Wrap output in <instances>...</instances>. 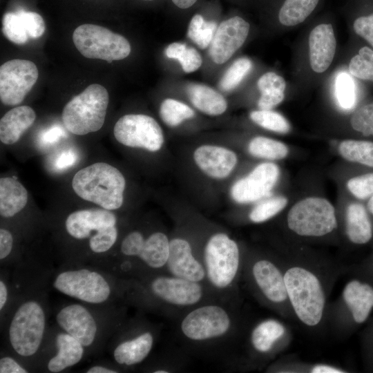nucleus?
<instances>
[{"mask_svg":"<svg viewBox=\"0 0 373 373\" xmlns=\"http://www.w3.org/2000/svg\"><path fill=\"white\" fill-rule=\"evenodd\" d=\"M56 325L85 347L87 355L97 354L121 325L119 309L113 305L68 303L55 311Z\"/></svg>","mask_w":373,"mask_h":373,"instance_id":"nucleus-3","label":"nucleus"},{"mask_svg":"<svg viewBox=\"0 0 373 373\" xmlns=\"http://www.w3.org/2000/svg\"><path fill=\"white\" fill-rule=\"evenodd\" d=\"M72 187L80 198L113 211L123 204L126 180L115 166L97 162L78 171L73 178Z\"/></svg>","mask_w":373,"mask_h":373,"instance_id":"nucleus-5","label":"nucleus"},{"mask_svg":"<svg viewBox=\"0 0 373 373\" xmlns=\"http://www.w3.org/2000/svg\"><path fill=\"white\" fill-rule=\"evenodd\" d=\"M280 169L273 162L257 165L247 176L237 180L231 186L232 199L240 204L258 201L268 195L277 183Z\"/></svg>","mask_w":373,"mask_h":373,"instance_id":"nucleus-16","label":"nucleus"},{"mask_svg":"<svg viewBox=\"0 0 373 373\" xmlns=\"http://www.w3.org/2000/svg\"><path fill=\"white\" fill-rule=\"evenodd\" d=\"M347 72L356 79L373 82V48H361L350 59Z\"/></svg>","mask_w":373,"mask_h":373,"instance_id":"nucleus-38","label":"nucleus"},{"mask_svg":"<svg viewBox=\"0 0 373 373\" xmlns=\"http://www.w3.org/2000/svg\"><path fill=\"white\" fill-rule=\"evenodd\" d=\"M248 151L256 157L277 160L287 157L289 149L287 146L280 141L257 136L249 142Z\"/></svg>","mask_w":373,"mask_h":373,"instance_id":"nucleus-34","label":"nucleus"},{"mask_svg":"<svg viewBox=\"0 0 373 373\" xmlns=\"http://www.w3.org/2000/svg\"><path fill=\"white\" fill-rule=\"evenodd\" d=\"M30 370L17 357L7 351L1 352L0 373H28Z\"/></svg>","mask_w":373,"mask_h":373,"instance_id":"nucleus-50","label":"nucleus"},{"mask_svg":"<svg viewBox=\"0 0 373 373\" xmlns=\"http://www.w3.org/2000/svg\"><path fill=\"white\" fill-rule=\"evenodd\" d=\"M343 298L354 321L357 323L365 322L373 308V287L367 283L352 280L345 285Z\"/></svg>","mask_w":373,"mask_h":373,"instance_id":"nucleus-24","label":"nucleus"},{"mask_svg":"<svg viewBox=\"0 0 373 373\" xmlns=\"http://www.w3.org/2000/svg\"><path fill=\"white\" fill-rule=\"evenodd\" d=\"M322 0H278L276 19L285 28L297 26L307 20L320 7Z\"/></svg>","mask_w":373,"mask_h":373,"instance_id":"nucleus-25","label":"nucleus"},{"mask_svg":"<svg viewBox=\"0 0 373 373\" xmlns=\"http://www.w3.org/2000/svg\"><path fill=\"white\" fill-rule=\"evenodd\" d=\"M110 351L118 366L131 367L142 363L151 352L155 337L152 331L142 329L132 334H119L111 336Z\"/></svg>","mask_w":373,"mask_h":373,"instance_id":"nucleus-17","label":"nucleus"},{"mask_svg":"<svg viewBox=\"0 0 373 373\" xmlns=\"http://www.w3.org/2000/svg\"><path fill=\"white\" fill-rule=\"evenodd\" d=\"M49 285L57 291L94 305L115 304L125 293L127 280L97 265L63 262L52 269Z\"/></svg>","mask_w":373,"mask_h":373,"instance_id":"nucleus-2","label":"nucleus"},{"mask_svg":"<svg viewBox=\"0 0 373 373\" xmlns=\"http://www.w3.org/2000/svg\"><path fill=\"white\" fill-rule=\"evenodd\" d=\"M285 333L284 325L274 319L260 322L253 329L251 343L254 348L260 353L268 352L274 343Z\"/></svg>","mask_w":373,"mask_h":373,"instance_id":"nucleus-32","label":"nucleus"},{"mask_svg":"<svg viewBox=\"0 0 373 373\" xmlns=\"http://www.w3.org/2000/svg\"><path fill=\"white\" fill-rule=\"evenodd\" d=\"M287 202V198L283 195L268 198L252 209L249 218L254 223L264 222L283 210Z\"/></svg>","mask_w":373,"mask_h":373,"instance_id":"nucleus-42","label":"nucleus"},{"mask_svg":"<svg viewBox=\"0 0 373 373\" xmlns=\"http://www.w3.org/2000/svg\"><path fill=\"white\" fill-rule=\"evenodd\" d=\"M108 93L102 85H89L64 106L62 121L66 129L77 135L99 131L103 126L108 105Z\"/></svg>","mask_w":373,"mask_h":373,"instance_id":"nucleus-7","label":"nucleus"},{"mask_svg":"<svg viewBox=\"0 0 373 373\" xmlns=\"http://www.w3.org/2000/svg\"><path fill=\"white\" fill-rule=\"evenodd\" d=\"M194 111L186 104L174 99H164L160 107V116L169 126L175 127L192 118Z\"/></svg>","mask_w":373,"mask_h":373,"instance_id":"nucleus-39","label":"nucleus"},{"mask_svg":"<svg viewBox=\"0 0 373 373\" xmlns=\"http://www.w3.org/2000/svg\"><path fill=\"white\" fill-rule=\"evenodd\" d=\"M338 149L345 160L373 168V142L347 139L340 142Z\"/></svg>","mask_w":373,"mask_h":373,"instance_id":"nucleus-33","label":"nucleus"},{"mask_svg":"<svg viewBox=\"0 0 373 373\" xmlns=\"http://www.w3.org/2000/svg\"><path fill=\"white\" fill-rule=\"evenodd\" d=\"M179 8L186 9L191 7L197 0H171Z\"/></svg>","mask_w":373,"mask_h":373,"instance_id":"nucleus-55","label":"nucleus"},{"mask_svg":"<svg viewBox=\"0 0 373 373\" xmlns=\"http://www.w3.org/2000/svg\"><path fill=\"white\" fill-rule=\"evenodd\" d=\"M66 135L64 129L55 125L43 131L38 137V144L41 148H48L58 142Z\"/></svg>","mask_w":373,"mask_h":373,"instance_id":"nucleus-52","label":"nucleus"},{"mask_svg":"<svg viewBox=\"0 0 373 373\" xmlns=\"http://www.w3.org/2000/svg\"><path fill=\"white\" fill-rule=\"evenodd\" d=\"M350 123L355 131L365 136H373V102L357 108L352 113Z\"/></svg>","mask_w":373,"mask_h":373,"instance_id":"nucleus-44","label":"nucleus"},{"mask_svg":"<svg viewBox=\"0 0 373 373\" xmlns=\"http://www.w3.org/2000/svg\"><path fill=\"white\" fill-rule=\"evenodd\" d=\"M337 41L333 24L325 19L314 26L308 35V63L316 75L325 73L336 52Z\"/></svg>","mask_w":373,"mask_h":373,"instance_id":"nucleus-19","label":"nucleus"},{"mask_svg":"<svg viewBox=\"0 0 373 373\" xmlns=\"http://www.w3.org/2000/svg\"><path fill=\"white\" fill-rule=\"evenodd\" d=\"M250 30L247 21L234 16L223 21L215 32L209 46V55L213 62H227L243 45Z\"/></svg>","mask_w":373,"mask_h":373,"instance_id":"nucleus-18","label":"nucleus"},{"mask_svg":"<svg viewBox=\"0 0 373 373\" xmlns=\"http://www.w3.org/2000/svg\"><path fill=\"white\" fill-rule=\"evenodd\" d=\"M35 111L28 106H20L8 111L0 120V140L7 145L15 144L34 123Z\"/></svg>","mask_w":373,"mask_h":373,"instance_id":"nucleus-23","label":"nucleus"},{"mask_svg":"<svg viewBox=\"0 0 373 373\" xmlns=\"http://www.w3.org/2000/svg\"><path fill=\"white\" fill-rule=\"evenodd\" d=\"M113 134L117 141L128 147L149 151H159L164 143L162 130L156 120L143 114H128L115 123Z\"/></svg>","mask_w":373,"mask_h":373,"instance_id":"nucleus-12","label":"nucleus"},{"mask_svg":"<svg viewBox=\"0 0 373 373\" xmlns=\"http://www.w3.org/2000/svg\"><path fill=\"white\" fill-rule=\"evenodd\" d=\"M352 76L340 71L335 77L334 95L338 106L343 111L352 109L356 102V91Z\"/></svg>","mask_w":373,"mask_h":373,"instance_id":"nucleus-36","label":"nucleus"},{"mask_svg":"<svg viewBox=\"0 0 373 373\" xmlns=\"http://www.w3.org/2000/svg\"><path fill=\"white\" fill-rule=\"evenodd\" d=\"M253 63L248 57H240L235 60L221 78L219 87L223 91L236 88L251 70Z\"/></svg>","mask_w":373,"mask_h":373,"instance_id":"nucleus-41","label":"nucleus"},{"mask_svg":"<svg viewBox=\"0 0 373 373\" xmlns=\"http://www.w3.org/2000/svg\"><path fill=\"white\" fill-rule=\"evenodd\" d=\"M346 186L357 199H369L373 195V173L353 177L347 182Z\"/></svg>","mask_w":373,"mask_h":373,"instance_id":"nucleus-45","label":"nucleus"},{"mask_svg":"<svg viewBox=\"0 0 373 373\" xmlns=\"http://www.w3.org/2000/svg\"><path fill=\"white\" fill-rule=\"evenodd\" d=\"M289 229L301 236L320 237L337 227L335 209L327 199L308 197L296 202L289 211Z\"/></svg>","mask_w":373,"mask_h":373,"instance_id":"nucleus-8","label":"nucleus"},{"mask_svg":"<svg viewBox=\"0 0 373 373\" xmlns=\"http://www.w3.org/2000/svg\"><path fill=\"white\" fill-rule=\"evenodd\" d=\"M73 40L84 57L108 63L127 57L131 51L130 43L124 37L95 24L78 26L73 32Z\"/></svg>","mask_w":373,"mask_h":373,"instance_id":"nucleus-10","label":"nucleus"},{"mask_svg":"<svg viewBox=\"0 0 373 373\" xmlns=\"http://www.w3.org/2000/svg\"><path fill=\"white\" fill-rule=\"evenodd\" d=\"M254 279L263 295L273 303L288 300L284 274L270 260L256 261L252 267Z\"/></svg>","mask_w":373,"mask_h":373,"instance_id":"nucleus-22","label":"nucleus"},{"mask_svg":"<svg viewBox=\"0 0 373 373\" xmlns=\"http://www.w3.org/2000/svg\"><path fill=\"white\" fill-rule=\"evenodd\" d=\"M146 237L138 230L127 233L122 240L119 253L124 259H137L143 246Z\"/></svg>","mask_w":373,"mask_h":373,"instance_id":"nucleus-46","label":"nucleus"},{"mask_svg":"<svg viewBox=\"0 0 373 373\" xmlns=\"http://www.w3.org/2000/svg\"><path fill=\"white\" fill-rule=\"evenodd\" d=\"M169 242L166 235L160 231L153 232L146 237L137 258L141 263L140 266L151 270L166 267L169 256Z\"/></svg>","mask_w":373,"mask_h":373,"instance_id":"nucleus-27","label":"nucleus"},{"mask_svg":"<svg viewBox=\"0 0 373 373\" xmlns=\"http://www.w3.org/2000/svg\"><path fill=\"white\" fill-rule=\"evenodd\" d=\"M257 86L260 93L258 101L259 109L271 110L285 97L286 81L276 73L269 71L262 75L257 82Z\"/></svg>","mask_w":373,"mask_h":373,"instance_id":"nucleus-30","label":"nucleus"},{"mask_svg":"<svg viewBox=\"0 0 373 373\" xmlns=\"http://www.w3.org/2000/svg\"><path fill=\"white\" fill-rule=\"evenodd\" d=\"M171 276L200 283L206 277L204 265L194 256L189 242L183 238L170 240L166 265Z\"/></svg>","mask_w":373,"mask_h":373,"instance_id":"nucleus-20","label":"nucleus"},{"mask_svg":"<svg viewBox=\"0 0 373 373\" xmlns=\"http://www.w3.org/2000/svg\"><path fill=\"white\" fill-rule=\"evenodd\" d=\"M86 356L81 343L56 325L49 328L37 370L63 372L79 363Z\"/></svg>","mask_w":373,"mask_h":373,"instance_id":"nucleus-11","label":"nucleus"},{"mask_svg":"<svg viewBox=\"0 0 373 373\" xmlns=\"http://www.w3.org/2000/svg\"><path fill=\"white\" fill-rule=\"evenodd\" d=\"M206 277L216 288L223 289L235 280L240 266V251L235 240L224 233L212 235L203 255Z\"/></svg>","mask_w":373,"mask_h":373,"instance_id":"nucleus-9","label":"nucleus"},{"mask_svg":"<svg viewBox=\"0 0 373 373\" xmlns=\"http://www.w3.org/2000/svg\"><path fill=\"white\" fill-rule=\"evenodd\" d=\"M352 2V29L373 48V0H353Z\"/></svg>","mask_w":373,"mask_h":373,"instance_id":"nucleus-31","label":"nucleus"},{"mask_svg":"<svg viewBox=\"0 0 373 373\" xmlns=\"http://www.w3.org/2000/svg\"><path fill=\"white\" fill-rule=\"evenodd\" d=\"M15 239L12 233L5 227L0 229V261L1 267L13 266Z\"/></svg>","mask_w":373,"mask_h":373,"instance_id":"nucleus-48","label":"nucleus"},{"mask_svg":"<svg viewBox=\"0 0 373 373\" xmlns=\"http://www.w3.org/2000/svg\"><path fill=\"white\" fill-rule=\"evenodd\" d=\"M144 290L152 297L178 307L193 305L200 301L203 289L200 283L173 276H157L145 281Z\"/></svg>","mask_w":373,"mask_h":373,"instance_id":"nucleus-15","label":"nucleus"},{"mask_svg":"<svg viewBox=\"0 0 373 373\" xmlns=\"http://www.w3.org/2000/svg\"><path fill=\"white\" fill-rule=\"evenodd\" d=\"M288 300L298 319L307 326H316L321 321L325 296L318 277L299 266L289 268L284 274Z\"/></svg>","mask_w":373,"mask_h":373,"instance_id":"nucleus-6","label":"nucleus"},{"mask_svg":"<svg viewBox=\"0 0 373 373\" xmlns=\"http://www.w3.org/2000/svg\"><path fill=\"white\" fill-rule=\"evenodd\" d=\"M2 31L3 35L16 44H24L30 38L23 22L17 12H7L3 17Z\"/></svg>","mask_w":373,"mask_h":373,"instance_id":"nucleus-43","label":"nucleus"},{"mask_svg":"<svg viewBox=\"0 0 373 373\" xmlns=\"http://www.w3.org/2000/svg\"><path fill=\"white\" fill-rule=\"evenodd\" d=\"M230 326L231 318L224 308L207 305L188 313L182 319L180 328L189 340L204 341L224 336Z\"/></svg>","mask_w":373,"mask_h":373,"instance_id":"nucleus-13","label":"nucleus"},{"mask_svg":"<svg viewBox=\"0 0 373 373\" xmlns=\"http://www.w3.org/2000/svg\"><path fill=\"white\" fill-rule=\"evenodd\" d=\"M217 24L213 21H207L200 14L195 15L189 24L187 36L200 48L205 49L210 46Z\"/></svg>","mask_w":373,"mask_h":373,"instance_id":"nucleus-37","label":"nucleus"},{"mask_svg":"<svg viewBox=\"0 0 373 373\" xmlns=\"http://www.w3.org/2000/svg\"><path fill=\"white\" fill-rule=\"evenodd\" d=\"M312 373H343L345 372L343 370L335 367L332 365L325 364H318L314 365L311 369Z\"/></svg>","mask_w":373,"mask_h":373,"instance_id":"nucleus-54","label":"nucleus"},{"mask_svg":"<svg viewBox=\"0 0 373 373\" xmlns=\"http://www.w3.org/2000/svg\"><path fill=\"white\" fill-rule=\"evenodd\" d=\"M28 192L24 186L11 177L0 179V215L11 218L26 206Z\"/></svg>","mask_w":373,"mask_h":373,"instance_id":"nucleus-26","label":"nucleus"},{"mask_svg":"<svg viewBox=\"0 0 373 373\" xmlns=\"http://www.w3.org/2000/svg\"><path fill=\"white\" fill-rule=\"evenodd\" d=\"M77 160L78 155L74 149H64L56 155L52 161V166L56 171H64L73 166Z\"/></svg>","mask_w":373,"mask_h":373,"instance_id":"nucleus-51","label":"nucleus"},{"mask_svg":"<svg viewBox=\"0 0 373 373\" xmlns=\"http://www.w3.org/2000/svg\"><path fill=\"white\" fill-rule=\"evenodd\" d=\"M367 209L373 215V195L368 199Z\"/></svg>","mask_w":373,"mask_h":373,"instance_id":"nucleus-56","label":"nucleus"},{"mask_svg":"<svg viewBox=\"0 0 373 373\" xmlns=\"http://www.w3.org/2000/svg\"><path fill=\"white\" fill-rule=\"evenodd\" d=\"M249 117L255 124L272 132L286 134L291 130L289 121L277 111L262 109L253 111Z\"/></svg>","mask_w":373,"mask_h":373,"instance_id":"nucleus-40","label":"nucleus"},{"mask_svg":"<svg viewBox=\"0 0 373 373\" xmlns=\"http://www.w3.org/2000/svg\"><path fill=\"white\" fill-rule=\"evenodd\" d=\"M165 55L168 58L178 60L187 73L197 70L202 64V57L195 48L180 42L169 44L165 49Z\"/></svg>","mask_w":373,"mask_h":373,"instance_id":"nucleus-35","label":"nucleus"},{"mask_svg":"<svg viewBox=\"0 0 373 373\" xmlns=\"http://www.w3.org/2000/svg\"><path fill=\"white\" fill-rule=\"evenodd\" d=\"M48 280L19 287L1 330L6 351L17 357L30 372L37 371L50 327Z\"/></svg>","mask_w":373,"mask_h":373,"instance_id":"nucleus-1","label":"nucleus"},{"mask_svg":"<svg viewBox=\"0 0 373 373\" xmlns=\"http://www.w3.org/2000/svg\"><path fill=\"white\" fill-rule=\"evenodd\" d=\"M30 38L37 39L43 35L46 30L45 22L37 12L18 11Z\"/></svg>","mask_w":373,"mask_h":373,"instance_id":"nucleus-49","label":"nucleus"},{"mask_svg":"<svg viewBox=\"0 0 373 373\" xmlns=\"http://www.w3.org/2000/svg\"><path fill=\"white\" fill-rule=\"evenodd\" d=\"M186 92L192 104L204 114L217 116L227 108L225 98L212 88L201 84H191Z\"/></svg>","mask_w":373,"mask_h":373,"instance_id":"nucleus-29","label":"nucleus"},{"mask_svg":"<svg viewBox=\"0 0 373 373\" xmlns=\"http://www.w3.org/2000/svg\"><path fill=\"white\" fill-rule=\"evenodd\" d=\"M117 364H110L107 362L95 363L86 368V373H117L120 372V368Z\"/></svg>","mask_w":373,"mask_h":373,"instance_id":"nucleus-53","label":"nucleus"},{"mask_svg":"<svg viewBox=\"0 0 373 373\" xmlns=\"http://www.w3.org/2000/svg\"><path fill=\"white\" fill-rule=\"evenodd\" d=\"M345 232L348 239L354 244L364 245L372 237V226L367 211L360 203L348 205L345 216Z\"/></svg>","mask_w":373,"mask_h":373,"instance_id":"nucleus-28","label":"nucleus"},{"mask_svg":"<svg viewBox=\"0 0 373 373\" xmlns=\"http://www.w3.org/2000/svg\"><path fill=\"white\" fill-rule=\"evenodd\" d=\"M15 295L12 286L11 280L5 270L1 271L0 277V320L3 322L8 314L14 300Z\"/></svg>","mask_w":373,"mask_h":373,"instance_id":"nucleus-47","label":"nucleus"},{"mask_svg":"<svg viewBox=\"0 0 373 373\" xmlns=\"http://www.w3.org/2000/svg\"><path fill=\"white\" fill-rule=\"evenodd\" d=\"M64 229L70 238L86 242L87 264L100 265L109 258L119 237L117 218L105 209L75 211L66 218Z\"/></svg>","mask_w":373,"mask_h":373,"instance_id":"nucleus-4","label":"nucleus"},{"mask_svg":"<svg viewBox=\"0 0 373 373\" xmlns=\"http://www.w3.org/2000/svg\"><path fill=\"white\" fill-rule=\"evenodd\" d=\"M144 1H153V0H144Z\"/></svg>","mask_w":373,"mask_h":373,"instance_id":"nucleus-58","label":"nucleus"},{"mask_svg":"<svg viewBox=\"0 0 373 373\" xmlns=\"http://www.w3.org/2000/svg\"><path fill=\"white\" fill-rule=\"evenodd\" d=\"M38 69L31 61L15 59L0 67V99L6 106L23 102L38 79Z\"/></svg>","mask_w":373,"mask_h":373,"instance_id":"nucleus-14","label":"nucleus"},{"mask_svg":"<svg viewBox=\"0 0 373 373\" xmlns=\"http://www.w3.org/2000/svg\"><path fill=\"white\" fill-rule=\"evenodd\" d=\"M154 373H168L169 371L165 369H156L153 371Z\"/></svg>","mask_w":373,"mask_h":373,"instance_id":"nucleus-57","label":"nucleus"},{"mask_svg":"<svg viewBox=\"0 0 373 373\" xmlns=\"http://www.w3.org/2000/svg\"><path fill=\"white\" fill-rule=\"evenodd\" d=\"M193 159L205 174L216 179L227 177L238 161L233 151L213 145H203L197 148L193 153Z\"/></svg>","mask_w":373,"mask_h":373,"instance_id":"nucleus-21","label":"nucleus"}]
</instances>
